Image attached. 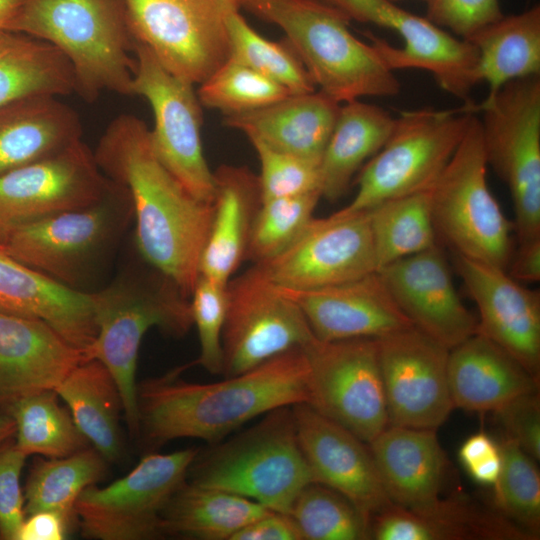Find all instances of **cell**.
Returning a JSON list of instances; mask_svg holds the SVG:
<instances>
[{
    "instance_id": "cell-1",
    "label": "cell",
    "mask_w": 540,
    "mask_h": 540,
    "mask_svg": "<svg viewBox=\"0 0 540 540\" xmlns=\"http://www.w3.org/2000/svg\"><path fill=\"white\" fill-rule=\"evenodd\" d=\"M93 153L102 173L129 194L143 258L190 297L213 204L193 197L169 172L154 151L150 129L135 115L115 117Z\"/></svg>"
},
{
    "instance_id": "cell-2",
    "label": "cell",
    "mask_w": 540,
    "mask_h": 540,
    "mask_svg": "<svg viewBox=\"0 0 540 540\" xmlns=\"http://www.w3.org/2000/svg\"><path fill=\"white\" fill-rule=\"evenodd\" d=\"M181 371L182 367L137 385L139 434L153 446L179 438L214 444L258 416L309 400V369L302 348L214 383L184 381L177 377Z\"/></svg>"
},
{
    "instance_id": "cell-3",
    "label": "cell",
    "mask_w": 540,
    "mask_h": 540,
    "mask_svg": "<svg viewBox=\"0 0 540 540\" xmlns=\"http://www.w3.org/2000/svg\"><path fill=\"white\" fill-rule=\"evenodd\" d=\"M257 17L285 33L315 86L339 103L391 97L400 82L373 45L349 29L351 20L324 0H242Z\"/></svg>"
},
{
    "instance_id": "cell-4",
    "label": "cell",
    "mask_w": 540,
    "mask_h": 540,
    "mask_svg": "<svg viewBox=\"0 0 540 540\" xmlns=\"http://www.w3.org/2000/svg\"><path fill=\"white\" fill-rule=\"evenodd\" d=\"M90 294L97 335L84 352L85 360L100 361L112 374L134 437L140 431L136 369L142 339L151 328L173 337L185 335L193 326L190 297L154 268L125 274Z\"/></svg>"
},
{
    "instance_id": "cell-5",
    "label": "cell",
    "mask_w": 540,
    "mask_h": 540,
    "mask_svg": "<svg viewBox=\"0 0 540 540\" xmlns=\"http://www.w3.org/2000/svg\"><path fill=\"white\" fill-rule=\"evenodd\" d=\"M11 31L55 46L85 100L103 91L131 95L133 38L120 0H25Z\"/></svg>"
},
{
    "instance_id": "cell-6",
    "label": "cell",
    "mask_w": 540,
    "mask_h": 540,
    "mask_svg": "<svg viewBox=\"0 0 540 540\" xmlns=\"http://www.w3.org/2000/svg\"><path fill=\"white\" fill-rule=\"evenodd\" d=\"M200 450L189 467L191 483L251 499L289 514L313 482L296 434L292 406L271 410L246 431Z\"/></svg>"
},
{
    "instance_id": "cell-7",
    "label": "cell",
    "mask_w": 540,
    "mask_h": 540,
    "mask_svg": "<svg viewBox=\"0 0 540 540\" xmlns=\"http://www.w3.org/2000/svg\"><path fill=\"white\" fill-rule=\"evenodd\" d=\"M480 120L473 113L464 137L431 188L437 236L454 254L506 271L514 224L487 184Z\"/></svg>"
},
{
    "instance_id": "cell-8",
    "label": "cell",
    "mask_w": 540,
    "mask_h": 540,
    "mask_svg": "<svg viewBox=\"0 0 540 540\" xmlns=\"http://www.w3.org/2000/svg\"><path fill=\"white\" fill-rule=\"evenodd\" d=\"M473 113L466 107L402 112L384 146L356 175L354 198L330 216L364 213L383 202L431 189L464 137Z\"/></svg>"
},
{
    "instance_id": "cell-9",
    "label": "cell",
    "mask_w": 540,
    "mask_h": 540,
    "mask_svg": "<svg viewBox=\"0 0 540 540\" xmlns=\"http://www.w3.org/2000/svg\"><path fill=\"white\" fill-rule=\"evenodd\" d=\"M488 166L507 185L518 243L540 238V75L512 80L476 107Z\"/></svg>"
},
{
    "instance_id": "cell-10",
    "label": "cell",
    "mask_w": 540,
    "mask_h": 540,
    "mask_svg": "<svg viewBox=\"0 0 540 540\" xmlns=\"http://www.w3.org/2000/svg\"><path fill=\"white\" fill-rule=\"evenodd\" d=\"M115 184V183H114ZM133 216L128 192L115 184L101 201L14 230L0 249L18 262L77 289Z\"/></svg>"
},
{
    "instance_id": "cell-11",
    "label": "cell",
    "mask_w": 540,
    "mask_h": 540,
    "mask_svg": "<svg viewBox=\"0 0 540 540\" xmlns=\"http://www.w3.org/2000/svg\"><path fill=\"white\" fill-rule=\"evenodd\" d=\"M120 2L133 40L175 76L199 85L229 59L228 0Z\"/></svg>"
},
{
    "instance_id": "cell-12",
    "label": "cell",
    "mask_w": 540,
    "mask_h": 540,
    "mask_svg": "<svg viewBox=\"0 0 540 540\" xmlns=\"http://www.w3.org/2000/svg\"><path fill=\"white\" fill-rule=\"evenodd\" d=\"M199 449L151 453L105 487L90 485L75 503L83 536L98 540H145L163 535L162 513L186 481Z\"/></svg>"
},
{
    "instance_id": "cell-13",
    "label": "cell",
    "mask_w": 540,
    "mask_h": 540,
    "mask_svg": "<svg viewBox=\"0 0 540 540\" xmlns=\"http://www.w3.org/2000/svg\"><path fill=\"white\" fill-rule=\"evenodd\" d=\"M133 53L131 95L145 98L152 108L150 134L156 155L193 197L213 204L215 178L203 153L202 105L194 85L169 72L135 40Z\"/></svg>"
},
{
    "instance_id": "cell-14",
    "label": "cell",
    "mask_w": 540,
    "mask_h": 540,
    "mask_svg": "<svg viewBox=\"0 0 540 540\" xmlns=\"http://www.w3.org/2000/svg\"><path fill=\"white\" fill-rule=\"evenodd\" d=\"M311 406L370 443L388 425L376 338L321 341L304 346Z\"/></svg>"
},
{
    "instance_id": "cell-15",
    "label": "cell",
    "mask_w": 540,
    "mask_h": 540,
    "mask_svg": "<svg viewBox=\"0 0 540 540\" xmlns=\"http://www.w3.org/2000/svg\"><path fill=\"white\" fill-rule=\"evenodd\" d=\"M226 293L223 377L244 373L316 338L300 308L255 266L231 278Z\"/></svg>"
},
{
    "instance_id": "cell-16",
    "label": "cell",
    "mask_w": 540,
    "mask_h": 540,
    "mask_svg": "<svg viewBox=\"0 0 540 540\" xmlns=\"http://www.w3.org/2000/svg\"><path fill=\"white\" fill-rule=\"evenodd\" d=\"M115 187L82 139L0 176V244L16 229L93 205Z\"/></svg>"
},
{
    "instance_id": "cell-17",
    "label": "cell",
    "mask_w": 540,
    "mask_h": 540,
    "mask_svg": "<svg viewBox=\"0 0 540 540\" xmlns=\"http://www.w3.org/2000/svg\"><path fill=\"white\" fill-rule=\"evenodd\" d=\"M351 20L394 30L403 39L400 48L366 32L385 65L396 69H422L454 97L468 101L475 85L478 52L469 41L458 39L430 21L391 0H324Z\"/></svg>"
},
{
    "instance_id": "cell-18",
    "label": "cell",
    "mask_w": 540,
    "mask_h": 540,
    "mask_svg": "<svg viewBox=\"0 0 540 540\" xmlns=\"http://www.w3.org/2000/svg\"><path fill=\"white\" fill-rule=\"evenodd\" d=\"M253 266L272 285L301 290L377 272L369 213L314 217L287 248Z\"/></svg>"
},
{
    "instance_id": "cell-19",
    "label": "cell",
    "mask_w": 540,
    "mask_h": 540,
    "mask_svg": "<svg viewBox=\"0 0 540 540\" xmlns=\"http://www.w3.org/2000/svg\"><path fill=\"white\" fill-rule=\"evenodd\" d=\"M376 342L389 425L437 430L454 408L450 349L414 326Z\"/></svg>"
},
{
    "instance_id": "cell-20",
    "label": "cell",
    "mask_w": 540,
    "mask_h": 540,
    "mask_svg": "<svg viewBox=\"0 0 540 540\" xmlns=\"http://www.w3.org/2000/svg\"><path fill=\"white\" fill-rule=\"evenodd\" d=\"M455 269L475 302L477 334L540 378V293L503 269L454 254Z\"/></svg>"
},
{
    "instance_id": "cell-21",
    "label": "cell",
    "mask_w": 540,
    "mask_h": 540,
    "mask_svg": "<svg viewBox=\"0 0 540 540\" xmlns=\"http://www.w3.org/2000/svg\"><path fill=\"white\" fill-rule=\"evenodd\" d=\"M299 446L313 482L349 499L371 518L392 504L381 483L369 444L306 403L292 406Z\"/></svg>"
},
{
    "instance_id": "cell-22",
    "label": "cell",
    "mask_w": 540,
    "mask_h": 540,
    "mask_svg": "<svg viewBox=\"0 0 540 540\" xmlns=\"http://www.w3.org/2000/svg\"><path fill=\"white\" fill-rule=\"evenodd\" d=\"M412 325L452 349L477 332V317L454 286L439 243L377 271Z\"/></svg>"
},
{
    "instance_id": "cell-23",
    "label": "cell",
    "mask_w": 540,
    "mask_h": 540,
    "mask_svg": "<svg viewBox=\"0 0 540 540\" xmlns=\"http://www.w3.org/2000/svg\"><path fill=\"white\" fill-rule=\"evenodd\" d=\"M276 288L300 308L321 341L377 339L413 326L378 272L313 289Z\"/></svg>"
},
{
    "instance_id": "cell-24",
    "label": "cell",
    "mask_w": 540,
    "mask_h": 540,
    "mask_svg": "<svg viewBox=\"0 0 540 540\" xmlns=\"http://www.w3.org/2000/svg\"><path fill=\"white\" fill-rule=\"evenodd\" d=\"M85 361L46 323L0 311V409L45 390H54Z\"/></svg>"
},
{
    "instance_id": "cell-25",
    "label": "cell",
    "mask_w": 540,
    "mask_h": 540,
    "mask_svg": "<svg viewBox=\"0 0 540 540\" xmlns=\"http://www.w3.org/2000/svg\"><path fill=\"white\" fill-rule=\"evenodd\" d=\"M0 311L40 320L83 352L97 335L90 293L63 285L1 249Z\"/></svg>"
},
{
    "instance_id": "cell-26",
    "label": "cell",
    "mask_w": 540,
    "mask_h": 540,
    "mask_svg": "<svg viewBox=\"0 0 540 540\" xmlns=\"http://www.w3.org/2000/svg\"><path fill=\"white\" fill-rule=\"evenodd\" d=\"M368 444L393 504L418 513L439 504L446 457L436 430L388 425Z\"/></svg>"
},
{
    "instance_id": "cell-27",
    "label": "cell",
    "mask_w": 540,
    "mask_h": 540,
    "mask_svg": "<svg viewBox=\"0 0 540 540\" xmlns=\"http://www.w3.org/2000/svg\"><path fill=\"white\" fill-rule=\"evenodd\" d=\"M341 103L321 91L290 94L267 106L226 115L223 124L250 141L320 164Z\"/></svg>"
},
{
    "instance_id": "cell-28",
    "label": "cell",
    "mask_w": 540,
    "mask_h": 540,
    "mask_svg": "<svg viewBox=\"0 0 540 540\" xmlns=\"http://www.w3.org/2000/svg\"><path fill=\"white\" fill-rule=\"evenodd\" d=\"M214 178L213 216L199 271L201 276L227 285L245 261L262 196L258 175L246 166L220 165Z\"/></svg>"
},
{
    "instance_id": "cell-29",
    "label": "cell",
    "mask_w": 540,
    "mask_h": 540,
    "mask_svg": "<svg viewBox=\"0 0 540 540\" xmlns=\"http://www.w3.org/2000/svg\"><path fill=\"white\" fill-rule=\"evenodd\" d=\"M448 381L454 408L482 413L539 387L516 359L477 333L450 349Z\"/></svg>"
},
{
    "instance_id": "cell-30",
    "label": "cell",
    "mask_w": 540,
    "mask_h": 540,
    "mask_svg": "<svg viewBox=\"0 0 540 540\" xmlns=\"http://www.w3.org/2000/svg\"><path fill=\"white\" fill-rule=\"evenodd\" d=\"M78 113L59 97L39 96L0 106V176L78 141Z\"/></svg>"
},
{
    "instance_id": "cell-31",
    "label": "cell",
    "mask_w": 540,
    "mask_h": 540,
    "mask_svg": "<svg viewBox=\"0 0 540 540\" xmlns=\"http://www.w3.org/2000/svg\"><path fill=\"white\" fill-rule=\"evenodd\" d=\"M395 121L382 107L360 99L340 106L319 165L322 198L335 202L348 191L360 169L384 146Z\"/></svg>"
},
{
    "instance_id": "cell-32",
    "label": "cell",
    "mask_w": 540,
    "mask_h": 540,
    "mask_svg": "<svg viewBox=\"0 0 540 540\" xmlns=\"http://www.w3.org/2000/svg\"><path fill=\"white\" fill-rule=\"evenodd\" d=\"M378 530L384 540L534 539L497 510L465 499H441L427 513L393 506L382 515Z\"/></svg>"
},
{
    "instance_id": "cell-33",
    "label": "cell",
    "mask_w": 540,
    "mask_h": 540,
    "mask_svg": "<svg viewBox=\"0 0 540 540\" xmlns=\"http://www.w3.org/2000/svg\"><path fill=\"white\" fill-rule=\"evenodd\" d=\"M68 406L83 436L108 462L118 460L123 445L120 416L122 398L107 367L96 359L74 367L54 389Z\"/></svg>"
},
{
    "instance_id": "cell-34",
    "label": "cell",
    "mask_w": 540,
    "mask_h": 540,
    "mask_svg": "<svg viewBox=\"0 0 540 540\" xmlns=\"http://www.w3.org/2000/svg\"><path fill=\"white\" fill-rule=\"evenodd\" d=\"M73 92L72 67L55 46L23 33L0 30V106Z\"/></svg>"
},
{
    "instance_id": "cell-35",
    "label": "cell",
    "mask_w": 540,
    "mask_h": 540,
    "mask_svg": "<svg viewBox=\"0 0 540 540\" xmlns=\"http://www.w3.org/2000/svg\"><path fill=\"white\" fill-rule=\"evenodd\" d=\"M268 511L243 496L185 481L162 513L161 530L163 535L231 540L236 532Z\"/></svg>"
},
{
    "instance_id": "cell-36",
    "label": "cell",
    "mask_w": 540,
    "mask_h": 540,
    "mask_svg": "<svg viewBox=\"0 0 540 540\" xmlns=\"http://www.w3.org/2000/svg\"><path fill=\"white\" fill-rule=\"evenodd\" d=\"M467 41L478 52L477 82L487 83L489 93L512 80L540 75V6L504 15Z\"/></svg>"
},
{
    "instance_id": "cell-37",
    "label": "cell",
    "mask_w": 540,
    "mask_h": 540,
    "mask_svg": "<svg viewBox=\"0 0 540 540\" xmlns=\"http://www.w3.org/2000/svg\"><path fill=\"white\" fill-rule=\"evenodd\" d=\"M106 463L93 447L63 458L37 459L24 490L25 514L52 511L71 525L79 495L104 476Z\"/></svg>"
},
{
    "instance_id": "cell-38",
    "label": "cell",
    "mask_w": 540,
    "mask_h": 540,
    "mask_svg": "<svg viewBox=\"0 0 540 540\" xmlns=\"http://www.w3.org/2000/svg\"><path fill=\"white\" fill-rule=\"evenodd\" d=\"M367 212L377 271L438 243L431 189L383 202Z\"/></svg>"
},
{
    "instance_id": "cell-39",
    "label": "cell",
    "mask_w": 540,
    "mask_h": 540,
    "mask_svg": "<svg viewBox=\"0 0 540 540\" xmlns=\"http://www.w3.org/2000/svg\"><path fill=\"white\" fill-rule=\"evenodd\" d=\"M4 410L16 426V446L28 457L63 458L89 447L55 390L21 398Z\"/></svg>"
},
{
    "instance_id": "cell-40",
    "label": "cell",
    "mask_w": 540,
    "mask_h": 540,
    "mask_svg": "<svg viewBox=\"0 0 540 540\" xmlns=\"http://www.w3.org/2000/svg\"><path fill=\"white\" fill-rule=\"evenodd\" d=\"M236 5L226 11L230 57L280 84L291 94H304L316 86L299 57L284 39L270 41L258 34Z\"/></svg>"
},
{
    "instance_id": "cell-41",
    "label": "cell",
    "mask_w": 540,
    "mask_h": 540,
    "mask_svg": "<svg viewBox=\"0 0 540 540\" xmlns=\"http://www.w3.org/2000/svg\"><path fill=\"white\" fill-rule=\"evenodd\" d=\"M289 515L302 540L370 539V524L357 507L336 490L317 482L295 498Z\"/></svg>"
},
{
    "instance_id": "cell-42",
    "label": "cell",
    "mask_w": 540,
    "mask_h": 540,
    "mask_svg": "<svg viewBox=\"0 0 540 540\" xmlns=\"http://www.w3.org/2000/svg\"><path fill=\"white\" fill-rule=\"evenodd\" d=\"M499 445L502 469L492 486L496 510L535 538L540 528V474L536 460L506 436Z\"/></svg>"
},
{
    "instance_id": "cell-43",
    "label": "cell",
    "mask_w": 540,
    "mask_h": 540,
    "mask_svg": "<svg viewBox=\"0 0 540 540\" xmlns=\"http://www.w3.org/2000/svg\"><path fill=\"white\" fill-rule=\"evenodd\" d=\"M320 190L262 201L251 230L245 260H268L287 248L314 218Z\"/></svg>"
},
{
    "instance_id": "cell-44",
    "label": "cell",
    "mask_w": 540,
    "mask_h": 540,
    "mask_svg": "<svg viewBox=\"0 0 540 540\" xmlns=\"http://www.w3.org/2000/svg\"><path fill=\"white\" fill-rule=\"evenodd\" d=\"M290 94L280 84L232 58L197 90L202 106L219 110L224 116L255 110Z\"/></svg>"
},
{
    "instance_id": "cell-45",
    "label": "cell",
    "mask_w": 540,
    "mask_h": 540,
    "mask_svg": "<svg viewBox=\"0 0 540 540\" xmlns=\"http://www.w3.org/2000/svg\"><path fill=\"white\" fill-rule=\"evenodd\" d=\"M226 286L200 275L190 296L193 325L200 343V355L193 364L201 365L212 374L222 372Z\"/></svg>"
},
{
    "instance_id": "cell-46",
    "label": "cell",
    "mask_w": 540,
    "mask_h": 540,
    "mask_svg": "<svg viewBox=\"0 0 540 540\" xmlns=\"http://www.w3.org/2000/svg\"><path fill=\"white\" fill-rule=\"evenodd\" d=\"M259 161L262 201L320 190L319 163L250 141ZM321 192V191H320Z\"/></svg>"
},
{
    "instance_id": "cell-47",
    "label": "cell",
    "mask_w": 540,
    "mask_h": 540,
    "mask_svg": "<svg viewBox=\"0 0 540 540\" xmlns=\"http://www.w3.org/2000/svg\"><path fill=\"white\" fill-rule=\"evenodd\" d=\"M504 16L499 0H429L427 18L469 40L486 26Z\"/></svg>"
},
{
    "instance_id": "cell-48",
    "label": "cell",
    "mask_w": 540,
    "mask_h": 540,
    "mask_svg": "<svg viewBox=\"0 0 540 540\" xmlns=\"http://www.w3.org/2000/svg\"><path fill=\"white\" fill-rule=\"evenodd\" d=\"M26 458L10 439L0 443V539L17 540L25 520L20 476Z\"/></svg>"
},
{
    "instance_id": "cell-49",
    "label": "cell",
    "mask_w": 540,
    "mask_h": 540,
    "mask_svg": "<svg viewBox=\"0 0 540 540\" xmlns=\"http://www.w3.org/2000/svg\"><path fill=\"white\" fill-rule=\"evenodd\" d=\"M512 439L535 460L540 459V398L538 392L520 395L494 412Z\"/></svg>"
},
{
    "instance_id": "cell-50",
    "label": "cell",
    "mask_w": 540,
    "mask_h": 540,
    "mask_svg": "<svg viewBox=\"0 0 540 540\" xmlns=\"http://www.w3.org/2000/svg\"><path fill=\"white\" fill-rule=\"evenodd\" d=\"M461 464L477 483L493 486L501 473L502 454L499 442L484 432L469 436L458 451Z\"/></svg>"
},
{
    "instance_id": "cell-51",
    "label": "cell",
    "mask_w": 540,
    "mask_h": 540,
    "mask_svg": "<svg viewBox=\"0 0 540 540\" xmlns=\"http://www.w3.org/2000/svg\"><path fill=\"white\" fill-rule=\"evenodd\" d=\"M231 540H302V536L289 514L268 511L236 532Z\"/></svg>"
},
{
    "instance_id": "cell-52",
    "label": "cell",
    "mask_w": 540,
    "mask_h": 540,
    "mask_svg": "<svg viewBox=\"0 0 540 540\" xmlns=\"http://www.w3.org/2000/svg\"><path fill=\"white\" fill-rule=\"evenodd\" d=\"M69 523L52 511H40L24 520L17 540H62L67 536Z\"/></svg>"
},
{
    "instance_id": "cell-53",
    "label": "cell",
    "mask_w": 540,
    "mask_h": 540,
    "mask_svg": "<svg viewBox=\"0 0 540 540\" xmlns=\"http://www.w3.org/2000/svg\"><path fill=\"white\" fill-rule=\"evenodd\" d=\"M507 274L522 284L536 283L540 280V238L518 243L513 250Z\"/></svg>"
},
{
    "instance_id": "cell-54",
    "label": "cell",
    "mask_w": 540,
    "mask_h": 540,
    "mask_svg": "<svg viewBox=\"0 0 540 540\" xmlns=\"http://www.w3.org/2000/svg\"><path fill=\"white\" fill-rule=\"evenodd\" d=\"M25 0H0V30H11Z\"/></svg>"
},
{
    "instance_id": "cell-55",
    "label": "cell",
    "mask_w": 540,
    "mask_h": 540,
    "mask_svg": "<svg viewBox=\"0 0 540 540\" xmlns=\"http://www.w3.org/2000/svg\"><path fill=\"white\" fill-rule=\"evenodd\" d=\"M16 432L13 419L2 409H0V443L8 440Z\"/></svg>"
},
{
    "instance_id": "cell-56",
    "label": "cell",
    "mask_w": 540,
    "mask_h": 540,
    "mask_svg": "<svg viewBox=\"0 0 540 540\" xmlns=\"http://www.w3.org/2000/svg\"><path fill=\"white\" fill-rule=\"evenodd\" d=\"M229 2L235 4L236 6H238L239 8L241 7V2L242 0H228Z\"/></svg>"
},
{
    "instance_id": "cell-57",
    "label": "cell",
    "mask_w": 540,
    "mask_h": 540,
    "mask_svg": "<svg viewBox=\"0 0 540 540\" xmlns=\"http://www.w3.org/2000/svg\"><path fill=\"white\" fill-rule=\"evenodd\" d=\"M391 1H393V2H398V1H400V0H391ZM420 1H424V2L427 3L429 0H420Z\"/></svg>"
}]
</instances>
